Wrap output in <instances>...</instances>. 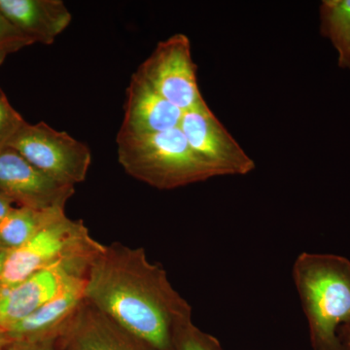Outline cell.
<instances>
[{
  "label": "cell",
  "mask_w": 350,
  "mask_h": 350,
  "mask_svg": "<svg viewBox=\"0 0 350 350\" xmlns=\"http://www.w3.org/2000/svg\"><path fill=\"white\" fill-rule=\"evenodd\" d=\"M338 338H340L342 345H344L345 349L350 350V322L340 328L338 332Z\"/></svg>",
  "instance_id": "obj_21"
},
{
  "label": "cell",
  "mask_w": 350,
  "mask_h": 350,
  "mask_svg": "<svg viewBox=\"0 0 350 350\" xmlns=\"http://www.w3.org/2000/svg\"><path fill=\"white\" fill-rule=\"evenodd\" d=\"M9 338L7 337L5 332L0 329V350L5 349L7 344L9 342Z\"/></svg>",
  "instance_id": "obj_23"
},
{
  "label": "cell",
  "mask_w": 350,
  "mask_h": 350,
  "mask_svg": "<svg viewBox=\"0 0 350 350\" xmlns=\"http://www.w3.org/2000/svg\"><path fill=\"white\" fill-rule=\"evenodd\" d=\"M64 214L63 207L36 209L15 206L0 223V245L9 252L17 250Z\"/></svg>",
  "instance_id": "obj_14"
},
{
  "label": "cell",
  "mask_w": 350,
  "mask_h": 350,
  "mask_svg": "<svg viewBox=\"0 0 350 350\" xmlns=\"http://www.w3.org/2000/svg\"><path fill=\"white\" fill-rule=\"evenodd\" d=\"M197 70L190 39L185 34L176 33L159 42L135 73L163 98L185 112L204 100L198 84Z\"/></svg>",
  "instance_id": "obj_6"
},
{
  "label": "cell",
  "mask_w": 350,
  "mask_h": 350,
  "mask_svg": "<svg viewBox=\"0 0 350 350\" xmlns=\"http://www.w3.org/2000/svg\"><path fill=\"white\" fill-rule=\"evenodd\" d=\"M319 20L320 33L337 51L338 68L350 70V0H323Z\"/></svg>",
  "instance_id": "obj_15"
},
{
  "label": "cell",
  "mask_w": 350,
  "mask_h": 350,
  "mask_svg": "<svg viewBox=\"0 0 350 350\" xmlns=\"http://www.w3.org/2000/svg\"><path fill=\"white\" fill-rule=\"evenodd\" d=\"M33 43L0 11V66L7 57Z\"/></svg>",
  "instance_id": "obj_17"
},
{
  "label": "cell",
  "mask_w": 350,
  "mask_h": 350,
  "mask_svg": "<svg viewBox=\"0 0 350 350\" xmlns=\"http://www.w3.org/2000/svg\"><path fill=\"white\" fill-rule=\"evenodd\" d=\"M17 206L12 200L0 193V223L11 213L14 207Z\"/></svg>",
  "instance_id": "obj_20"
},
{
  "label": "cell",
  "mask_w": 350,
  "mask_h": 350,
  "mask_svg": "<svg viewBox=\"0 0 350 350\" xmlns=\"http://www.w3.org/2000/svg\"><path fill=\"white\" fill-rule=\"evenodd\" d=\"M3 350H61L59 338H48L43 340H9Z\"/></svg>",
  "instance_id": "obj_19"
},
{
  "label": "cell",
  "mask_w": 350,
  "mask_h": 350,
  "mask_svg": "<svg viewBox=\"0 0 350 350\" xmlns=\"http://www.w3.org/2000/svg\"><path fill=\"white\" fill-rule=\"evenodd\" d=\"M85 300L155 350H174L177 329L192 308L172 286L167 271L144 248L105 245L86 276Z\"/></svg>",
  "instance_id": "obj_1"
},
{
  "label": "cell",
  "mask_w": 350,
  "mask_h": 350,
  "mask_svg": "<svg viewBox=\"0 0 350 350\" xmlns=\"http://www.w3.org/2000/svg\"><path fill=\"white\" fill-rule=\"evenodd\" d=\"M61 350H155L86 300L59 338Z\"/></svg>",
  "instance_id": "obj_10"
},
{
  "label": "cell",
  "mask_w": 350,
  "mask_h": 350,
  "mask_svg": "<svg viewBox=\"0 0 350 350\" xmlns=\"http://www.w3.org/2000/svg\"><path fill=\"white\" fill-rule=\"evenodd\" d=\"M84 223L66 214L43 228L24 245L7 255L0 288L17 284L36 271L63 260L96 258L105 250Z\"/></svg>",
  "instance_id": "obj_4"
},
{
  "label": "cell",
  "mask_w": 350,
  "mask_h": 350,
  "mask_svg": "<svg viewBox=\"0 0 350 350\" xmlns=\"http://www.w3.org/2000/svg\"><path fill=\"white\" fill-rule=\"evenodd\" d=\"M120 165L133 178L159 190H174L216 176L189 146L180 128L116 137Z\"/></svg>",
  "instance_id": "obj_3"
},
{
  "label": "cell",
  "mask_w": 350,
  "mask_h": 350,
  "mask_svg": "<svg viewBox=\"0 0 350 350\" xmlns=\"http://www.w3.org/2000/svg\"><path fill=\"white\" fill-rule=\"evenodd\" d=\"M86 276L69 282L49 301L5 332L10 340L61 337L69 321L85 301Z\"/></svg>",
  "instance_id": "obj_12"
},
{
  "label": "cell",
  "mask_w": 350,
  "mask_h": 350,
  "mask_svg": "<svg viewBox=\"0 0 350 350\" xmlns=\"http://www.w3.org/2000/svg\"><path fill=\"white\" fill-rule=\"evenodd\" d=\"M7 148L59 183L75 186L86 180L92 163L89 147L48 124L25 122Z\"/></svg>",
  "instance_id": "obj_5"
},
{
  "label": "cell",
  "mask_w": 350,
  "mask_h": 350,
  "mask_svg": "<svg viewBox=\"0 0 350 350\" xmlns=\"http://www.w3.org/2000/svg\"><path fill=\"white\" fill-rule=\"evenodd\" d=\"M94 260L89 257L63 260L17 284L0 288V329L6 332L54 298L73 278L87 275Z\"/></svg>",
  "instance_id": "obj_8"
},
{
  "label": "cell",
  "mask_w": 350,
  "mask_h": 350,
  "mask_svg": "<svg viewBox=\"0 0 350 350\" xmlns=\"http://www.w3.org/2000/svg\"><path fill=\"white\" fill-rule=\"evenodd\" d=\"M293 280L312 350H345L338 332L350 322V260L303 252L294 262Z\"/></svg>",
  "instance_id": "obj_2"
},
{
  "label": "cell",
  "mask_w": 350,
  "mask_h": 350,
  "mask_svg": "<svg viewBox=\"0 0 350 350\" xmlns=\"http://www.w3.org/2000/svg\"><path fill=\"white\" fill-rule=\"evenodd\" d=\"M25 122L0 88V152L8 147L14 135Z\"/></svg>",
  "instance_id": "obj_18"
},
{
  "label": "cell",
  "mask_w": 350,
  "mask_h": 350,
  "mask_svg": "<svg viewBox=\"0 0 350 350\" xmlns=\"http://www.w3.org/2000/svg\"><path fill=\"white\" fill-rule=\"evenodd\" d=\"M179 128L192 151L216 176L246 175L256 169L253 159L221 123L206 100L183 112Z\"/></svg>",
  "instance_id": "obj_7"
},
{
  "label": "cell",
  "mask_w": 350,
  "mask_h": 350,
  "mask_svg": "<svg viewBox=\"0 0 350 350\" xmlns=\"http://www.w3.org/2000/svg\"><path fill=\"white\" fill-rule=\"evenodd\" d=\"M0 11L33 43L51 45L72 16L61 0H0Z\"/></svg>",
  "instance_id": "obj_13"
},
{
  "label": "cell",
  "mask_w": 350,
  "mask_h": 350,
  "mask_svg": "<svg viewBox=\"0 0 350 350\" xmlns=\"http://www.w3.org/2000/svg\"><path fill=\"white\" fill-rule=\"evenodd\" d=\"M174 350H225L220 342L206 332L200 330L189 320L175 333Z\"/></svg>",
  "instance_id": "obj_16"
},
{
  "label": "cell",
  "mask_w": 350,
  "mask_h": 350,
  "mask_svg": "<svg viewBox=\"0 0 350 350\" xmlns=\"http://www.w3.org/2000/svg\"><path fill=\"white\" fill-rule=\"evenodd\" d=\"M126 96L120 133L147 135L174 130L180 126L183 112L135 72L131 75Z\"/></svg>",
  "instance_id": "obj_11"
},
{
  "label": "cell",
  "mask_w": 350,
  "mask_h": 350,
  "mask_svg": "<svg viewBox=\"0 0 350 350\" xmlns=\"http://www.w3.org/2000/svg\"><path fill=\"white\" fill-rule=\"evenodd\" d=\"M73 186L59 183L10 148L0 152V193L17 206L36 209L66 207Z\"/></svg>",
  "instance_id": "obj_9"
},
{
  "label": "cell",
  "mask_w": 350,
  "mask_h": 350,
  "mask_svg": "<svg viewBox=\"0 0 350 350\" xmlns=\"http://www.w3.org/2000/svg\"><path fill=\"white\" fill-rule=\"evenodd\" d=\"M9 251L0 245V282H1L2 273H3L4 264H5L7 255Z\"/></svg>",
  "instance_id": "obj_22"
}]
</instances>
